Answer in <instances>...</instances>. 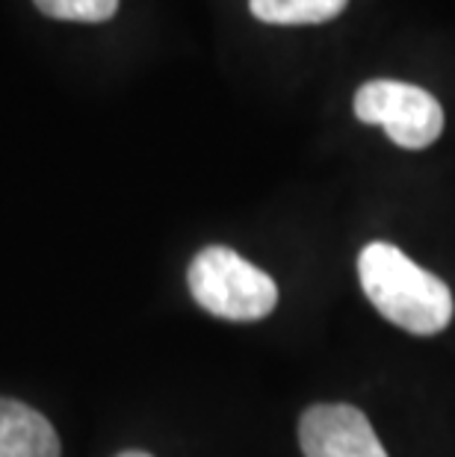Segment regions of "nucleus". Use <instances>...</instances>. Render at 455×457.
<instances>
[{"mask_svg": "<svg viewBox=\"0 0 455 457\" xmlns=\"http://www.w3.org/2000/svg\"><path fill=\"white\" fill-rule=\"evenodd\" d=\"M355 115L384 128L400 148L420 151L443 130V110L420 86L400 80H370L355 92Z\"/></svg>", "mask_w": 455, "mask_h": 457, "instance_id": "7ed1b4c3", "label": "nucleus"}, {"mask_svg": "<svg viewBox=\"0 0 455 457\" xmlns=\"http://www.w3.org/2000/svg\"><path fill=\"white\" fill-rule=\"evenodd\" d=\"M45 15L63 18V21H106L115 15L119 0H36Z\"/></svg>", "mask_w": 455, "mask_h": 457, "instance_id": "0eeeda50", "label": "nucleus"}, {"mask_svg": "<svg viewBox=\"0 0 455 457\" xmlns=\"http://www.w3.org/2000/svg\"><path fill=\"white\" fill-rule=\"evenodd\" d=\"M0 457H60V436L30 404L0 398Z\"/></svg>", "mask_w": 455, "mask_h": 457, "instance_id": "39448f33", "label": "nucleus"}, {"mask_svg": "<svg viewBox=\"0 0 455 457\" xmlns=\"http://www.w3.org/2000/svg\"><path fill=\"white\" fill-rule=\"evenodd\" d=\"M305 457H387L370 420L350 404H316L299 422Z\"/></svg>", "mask_w": 455, "mask_h": 457, "instance_id": "20e7f679", "label": "nucleus"}, {"mask_svg": "<svg viewBox=\"0 0 455 457\" xmlns=\"http://www.w3.org/2000/svg\"><path fill=\"white\" fill-rule=\"evenodd\" d=\"M187 280L198 307L228 322H257L278 304L275 280L225 245L198 251L190 262Z\"/></svg>", "mask_w": 455, "mask_h": 457, "instance_id": "f03ea898", "label": "nucleus"}, {"mask_svg": "<svg viewBox=\"0 0 455 457\" xmlns=\"http://www.w3.org/2000/svg\"><path fill=\"white\" fill-rule=\"evenodd\" d=\"M119 457H151L148 452H124V454H119Z\"/></svg>", "mask_w": 455, "mask_h": 457, "instance_id": "6e6552de", "label": "nucleus"}, {"mask_svg": "<svg viewBox=\"0 0 455 457\" xmlns=\"http://www.w3.org/2000/svg\"><path fill=\"white\" fill-rule=\"evenodd\" d=\"M358 278L373 307L409 334L432 337L450 325V287L432 271L420 269L391 242H370L361 251Z\"/></svg>", "mask_w": 455, "mask_h": 457, "instance_id": "f257e3e1", "label": "nucleus"}, {"mask_svg": "<svg viewBox=\"0 0 455 457\" xmlns=\"http://www.w3.org/2000/svg\"><path fill=\"white\" fill-rule=\"evenodd\" d=\"M350 0H249L251 15L266 24H323L346 9Z\"/></svg>", "mask_w": 455, "mask_h": 457, "instance_id": "423d86ee", "label": "nucleus"}]
</instances>
